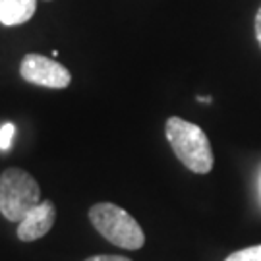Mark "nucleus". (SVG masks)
<instances>
[{
	"mask_svg": "<svg viewBox=\"0 0 261 261\" xmlns=\"http://www.w3.org/2000/svg\"><path fill=\"white\" fill-rule=\"evenodd\" d=\"M255 37H257V43L261 47V6L257 10V14H255Z\"/></svg>",
	"mask_w": 261,
	"mask_h": 261,
	"instance_id": "obj_10",
	"label": "nucleus"
},
{
	"mask_svg": "<svg viewBox=\"0 0 261 261\" xmlns=\"http://www.w3.org/2000/svg\"><path fill=\"white\" fill-rule=\"evenodd\" d=\"M89 221L105 240L122 250H140L145 244V234L140 223L126 209L114 203H97L89 209Z\"/></svg>",
	"mask_w": 261,
	"mask_h": 261,
	"instance_id": "obj_2",
	"label": "nucleus"
},
{
	"mask_svg": "<svg viewBox=\"0 0 261 261\" xmlns=\"http://www.w3.org/2000/svg\"><path fill=\"white\" fill-rule=\"evenodd\" d=\"M224 261H261V244L259 246H250L238 252L230 253Z\"/></svg>",
	"mask_w": 261,
	"mask_h": 261,
	"instance_id": "obj_7",
	"label": "nucleus"
},
{
	"mask_svg": "<svg viewBox=\"0 0 261 261\" xmlns=\"http://www.w3.org/2000/svg\"><path fill=\"white\" fill-rule=\"evenodd\" d=\"M37 203L41 188L29 172L12 167L0 174V213L4 219L19 223Z\"/></svg>",
	"mask_w": 261,
	"mask_h": 261,
	"instance_id": "obj_3",
	"label": "nucleus"
},
{
	"mask_svg": "<svg viewBox=\"0 0 261 261\" xmlns=\"http://www.w3.org/2000/svg\"><path fill=\"white\" fill-rule=\"evenodd\" d=\"M19 74L28 84L48 89H66L72 82V74L66 66L56 62L55 58L37 53H29L23 56L19 64Z\"/></svg>",
	"mask_w": 261,
	"mask_h": 261,
	"instance_id": "obj_4",
	"label": "nucleus"
},
{
	"mask_svg": "<svg viewBox=\"0 0 261 261\" xmlns=\"http://www.w3.org/2000/svg\"><path fill=\"white\" fill-rule=\"evenodd\" d=\"M37 0H0V23L2 25H23L33 18Z\"/></svg>",
	"mask_w": 261,
	"mask_h": 261,
	"instance_id": "obj_6",
	"label": "nucleus"
},
{
	"mask_svg": "<svg viewBox=\"0 0 261 261\" xmlns=\"http://www.w3.org/2000/svg\"><path fill=\"white\" fill-rule=\"evenodd\" d=\"M85 261H132V259L124 257V255H111V253H107V255H91V257H87Z\"/></svg>",
	"mask_w": 261,
	"mask_h": 261,
	"instance_id": "obj_9",
	"label": "nucleus"
},
{
	"mask_svg": "<svg viewBox=\"0 0 261 261\" xmlns=\"http://www.w3.org/2000/svg\"><path fill=\"white\" fill-rule=\"evenodd\" d=\"M14 136H16V126L12 122L2 124V128H0V149H8L10 145H12V141H14Z\"/></svg>",
	"mask_w": 261,
	"mask_h": 261,
	"instance_id": "obj_8",
	"label": "nucleus"
},
{
	"mask_svg": "<svg viewBox=\"0 0 261 261\" xmlns=\"http://www.w3.org/2000/svg\"><path fill=\"white\" fill-rule=\"evenodd\" d=\"M165 134L178 161L196 174H207L213 168V149L207 134L197 124L170 116L165 124Z\"/></svg>",
	"mask_w": 261,
	"mask_h": 261,
	"instance_id": "obj_1",
	"label": "nucleus"
},
{
	"mask_svg": "<svg viewBox=\"0 0 261 261\" xmlns=\"http://www.w3.org/2000/svg\"><path fill=\"white\" fill-rule=\"evenodd\" d=\"M56 221V209L53 201H41L18 223V238L21 242H35L53 228Z\"/></svg>",
	"mask_w": 261,
	"mask_h": 261,
	"instance_id": "obj_5",
	"label": "nucleus"
}]
</instances>
